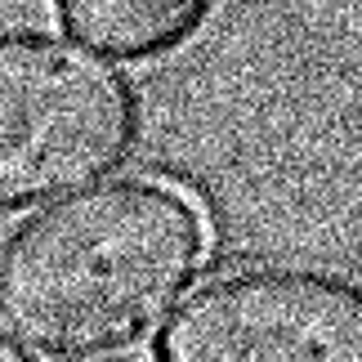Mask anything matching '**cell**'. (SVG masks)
<instances>
[{
    "mask_svg": "<svg viewBox=\"0 0 362 362\" xmlns=\"http://www.w3.org/2000/svg\"><path fill=\"white\" fill-rule=\"evenodd\" d=\"M215 259V219L157 175L40 206L0 242V327L49 362H99L144 344Z\"/></svg>",
    "mask_w": 362,
    "mask_h": 362,
    "instance_id": "6da1fadb",
    "label": "cell"
},
{
    "mask_svg": "<svg viewBox=\"0 0 362 362\" xmlns=\"http://www.w3.org/2000/svg\"><path fill=\"white\" fill-rule=\"evenodd\" d=\"M107 362H157V358H134V354H121V358H107Z\"/></svg>",
    "mask_w": 362,
    "mask_h": 362,
    "instance_id": "8992f818",
    "label": "cell"
},
{
    "mask_svg": "<svg viewBox=\"0 0 362 362\" xmlns=\"http://www.w3.org/2000/svg\"><path fill=\"white\" fill-rule=\"evenodd\" d=\"M219 0H54L63 36L112 63H157L192 45Z\"/></svg>",
    "mask_w": 362,
    "mask_h": 362,
    "instance_id": "277c9868",
    "label": "cell"
},
{
    "mask_svg": "<svg viewBox=\"0 0 362 362\" xmlns=\"http://www.w3.org/2000/svg\"><path fill=\"white\" fill-rule=\"evenodd\" d=\"M157 362H362V277L322 264H242L192 286Z\"/></svg>",
    "mask_w": 362,
    "mask_h": 362,
    "instance_id": "3957f363",
    "label": "cell"
},
{
    "mask_svg": "<svg viewBox=\"0 0 362 362\" xmlns=\"http://www.w3.org/2000/svg\"><path fill=\"white\" fill-rule=\"evenodd\" d=\"M144 139V94L112 59L40 27H0V215L117 179Z\"/></svg>",
    "mask_w": 362,
    "mask_h": 362,
    "instance_id": "7a4b0ae2",
    "label": "cell"
},
{
    "mask_svg": "<svg viewBox=\"0 0 362 362\" xmlns=\"http://www.w3.org/2000/svg\"><path fill=\"white\" fill-rule=\"evenodd\" d=\"M0 362H36V358L27 354V349H23V344L9 336L5 327H0Z\"/></svg>",
    "mask_w": 362,
    "mask_h": 362,
    "instance_id": "5b68a950",
    "label": "cell"
}]
</instances>
